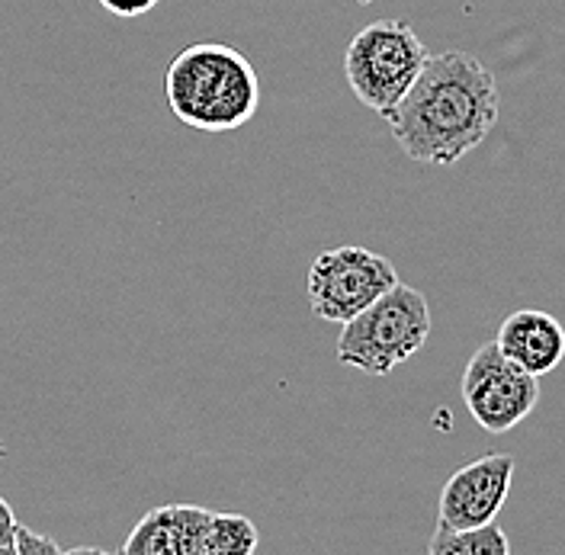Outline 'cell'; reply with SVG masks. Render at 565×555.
Listing matches in <instances>:
<instances>
[{
	"label": "cell",
	"instance_id": "obj_1",
	"mask_svg": "<svg viewBox=\"0 0 565 555\" xmlns=\"http://www.w3.org/2000/svg\"><path fill=\"white\" fill-rule=\"evenodd\" d=\"M501 100L494 74L476 55L447 49L427 55L408 94L388 109L386 126L402 154L447 168L489 139Z\"/></svg>",
	"mask_w": 565,
	"mask_h": 555
},
{
	"label": "cell",
	"instance_id": "obj_2",
	"mask_svg": "<svg viewBox=\"0 0 565 555\" xmlns=\"http://www.w3.org/2000/svg\"><path fill=\"white\" fill-rule=\"evenodd\" d=\"M164 100L200 132H235L260 106V81L245 52L225 42L186 45L164 71Z\"/></svg>",
	"mask_w": 565,
	"mask_h": 555
},
{
	"label": "cell",
	"instance_id": "obj_3",
	"mask_svg": "<svg viewBox=\"0 0 565 555\" xmlns=\"http://www.w3.org/2000/svg\"><path fill=\"white\" fill-rule=\"evenodd\" d=\"M430 338V306L415 286L402 279L370 309L351 318L338 338V363L386 376L408 363Z\"/></svg>",
	"mask_w": 565,
	"mask_h": 555
},
{
	"label": "cell",
	"instance_id": "obj_4",
	"mask_svg": "<svg viewBox=\"0 0 565 555\" xmlns=\"http://www.w3.org/2000/svg\"><path fill=\"white\" fill-rule=\"evenodd\" d=\"M427 49L405 20H376L353 35L344 49V77L353 97L386 116L398 104L427 62Z\"/></svg>",
	"mask_w": 565,
	"mask_h": 555
},
{
	"label": "cell",
	"instance_id": "obj_5",
	"mask_svg": "<svg viewBox=\"0 0 565 555\" xmlns=\"http://www.w3.org/2000/svg\"><path fill=\"white\" fill-rule=\"evenodd\" d=\"M395 282L398 274L388 257L356 244H344L318 254L309 270L306 292L316 318L331 324H348L380 296H386Z\"/></svg>",
	"mask_w": 565,
	"mask_h": 555
},
{
	"label": "cell",
	"instance_id": "obj_6",
	"mask_svg": "<svg viewBox=\"0 0 565 555\" xmlns=\"http://www.w3.org/2000/svg\"><path fill=\"white\" fill-rule=\"evenodd\" d=\"M459 395L482 430L508 434L540 405V380L514 366L492 341L469 356Z\"/></svg>",
	"mask_w": 565,
	"mask_h": 555
},
{
	"label": "cell",
	"instance_id": "obj_7",
	"mask_svg": "<svg viewBox=\"0 0 565 555\" xmlns=\"http://www.w3.org/2000/svg\"><path fill=\"white\" fill-rule=\"evenodd\" d=\"M514 479L511 452H486L447 479L437 501V526L444 530H476L494 523L498 511L508 501Z\"/></svg>",
	"mask_w": 565,
	"mask_h": 555
},
{
	"label": "cell",
	"instance_id": "obj_8",
	"mask_svg": "<svg viewBox=\"0 0 565 555\" xmlns=\"http://www.w3.org/2000/svg\"><path fill=\"white\" fill-rule=\"evenodd\" d=\"M494 348L514 366H521L524 373L540 380L565 360V328L556 314L540 312V309H518L501 321Z\"/></svg>",
	"mask_w": 565,
	"mask_h": 555
},
{
	"label": "cell",
	"instance_id": "obj_9",
	"mask_svg": "<svg viewBox=\"0 0 565 555\" xmlns=\"http://www.w3.org/2000/svg\"><path fill=\"white\" fill-rule=\"evenodd\" d=\"M203 508L168 504L141 517L126 536L116 555H200L196 553V521Z\"/></svg>",
	"mask_w": 565,
	"mask_h": 555
},
{
	"label": "cell",
	"instance_id": "obj_10",
	"mask_svg": "<svg viewBox=\"0 0 565 555\" xmlns=\"http://www.w3.org/2000/svg\"><path fill=\"white\" fill-rule=\"evenodd\" d=\"M260 543L257 526L242 514L200 511L196 521V553L200 555H254Z\"/></svg>",
	"mask_w": 565,
	"mask_h": 555
},
{
	"label": "cell",
	"instance_id": "obj_11",
	"mask_svg": "<svg viewBox=\"0 0 565 555\" xmlns=\"http://www.w3.org/2000/svg\"><path fill=\"white\" fill-rule=\"evenodd\" d=\"M427 555H511V540L498 523H486L476 530H444L437 526Z\"/></svg>",
	"mask_w": 565,
	"mask_h": 555
},
{
	"label": "cell",
	"instance_id": "obj_12",
	"mask_svg": "<svg viewBox=\"0 0 565 555\" xmlns=\"http://www.w3.org/2000/svg\"><path fill=\"white\" fill-rule=\"evenodd\" d=\"M13 555H62L58 543L45 533H35L30 526H17V540H13Z\"/></svg>",
	"mask_w": 565,
	"mask_h": 555
},
{
	"label": "cell",
	"instance_id": "obj_13",
	"mask_svg": "<svg viewBox=\"0 0 565 555\" xmlns=\"http://www.w3.org/2000/svg\"><path fill=\"white\" fill-rule=\"evenodd\" d=\"M104 7L106 13L119 17V20H136V17H145L151 13L161 0H97Z\"/></svg>",
	"mask_w": 565,
	"mask_h": 555
},
{
	"label": "cell",
	"instance_id": "obj_14",
	"mask_svg": "<svg viewBox=\"0 0 565 555\" xmlns=\"http://www.w3.org/2000/svg\"><path fill=\"white\" fill-rule=\"evenodd\" d=\"M17 514H13V508L0 498V546H13V540H17Z\"/></svg>",
	"mask_w": 565,
	"mask_h": 555
},
{
	"label": "cell",
	"instance_id": "obj_15",
	"mask_svg": "<svg viewBox=\"0 0 565 555\" xmlns=\"http://www.w3.org/2000/svg\"><path fill=\"white\" fill-rule=\"evenodd\" d=\"M62 555H116V553H106L100 546H77V549H68V553Z\"/></svg>",
	"mask_w": 565,
	"mask_h": 555
},
{
	"label": "cell",
	"instance_id": "obj_16",
	"mask_svg": "<svg viewBox=\"0 0 565 555\" xmlns=\"http://www.w3.org/2000/svg\"><path fill=\"white\" fill-rule=\"evenodd\" d=\"M0 555H13V546H0Z\"/></svg>",
	"mask_w": 565,
	"mask_h": 555
}]
</instances>
